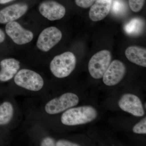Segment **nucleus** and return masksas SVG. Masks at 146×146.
<instances>
[{"instance_id":"4","label":"nucleus","mask_w":146,"mask_h":146,"mask_svg":"<svg viewBox=\"0 0 146 146\" xmlns=\"http://www.w3.org/2000/svg\"><path fill=\"white\" fill-rule=\"evenodd\" d=\"M112 60V55L109 51L102 50L95 54L91 58L88 65L90 75L94 78H102Z\"/></svg>"},{"instance_id":"14","label":"nucleus","mask_w":146,"mask_h":146,"mask_svg":"<svg viewBox=\"0 0 146 146\" xmlns=\"http://www.w3.org/2000/svg\"><path fill=\"white\" fill-rule=\"evenodd\" d=\"M125 55L130 62L142 67H146V50L144 48L131 46L125 50Z\"/></svg>"},{"instance_id":"10","label":"nucleus","mask_w":146,"mask_h":146,"mask_svg":"<svg viewBox=\"0 0 146 146\" xmlns=\"http://www.w3.org/2000/svg\"><path fill=\"white\" fill-rule=\"evenodd\" d=\"M118 105L123 111L130 113L133 116L141 117L145 114L141 100L133 94H124L119 100Z\"/></svg>"},{"instance_id":"15","label":"nucleus","mask_w":146,"mask_h":146,"mask_svg":"<svg viewBox=\"0 0 146 146\" xmlns=\"http://www.w3.org/2000/svg\"><path fill=\"white\" fill-rule=\"evenodd\" d=\"M13 107L10 102H5L0 105V125L7 124L12 119Z\"/></svg>"},{"instance_id":"17","label":"nucleus","mask_w":146,"mask_h":146,"mask_svg":"<svg viewBox=\"0 0 146 146\" xmlns=\"http://www.w3.org/2000/svg\"><path fill=\"white\" fill-rule=\"evenodd\" d=\"M129 5L131 11L138 12L141 10L145 4V0H128Z\"/></svg>"},{"instance_id":"13","label":"nucleus","mask_w":146,"mask_h":146,"mask_svg":"<svg viewBox=\"0 0 146 146\" xmlns=\"http://www.w3.org/2000/svg\"><path fill=\"white\" fill-rule=\"evenodd\" d=\"M0 81L5 82L13 78L20 68V62L15 58H5L0 63Z\"/></svg>"},{"instance_id":"3","label":"nucleus","mask_w":146,"mask_h":146,"mask_svg":"<svg viewBox=\"0 0 146 146\" xmlns=\"http://www.w3.org/2000/svg\"><path fill=\"white\" fill-rule=\"evenodd\" d=\"M14 81L18 86L33 91H40L44 85L42 77L38 73L29 69L20 70L15 75Z\"/></svg>"},{"instance_id":"1","label":"nucleus","mask_w":146,"mask_h":146,"mask_svg":"<svg viewBox=\"0 0 146 146\" xmlns=\"http://www.w3.org/2000/svg\"><path fill=\"white\" fill-rule=\"evenodd\" d=\"M97 115L96 110L92 106H80L66 110L62 114L61 121L65 125H79L94 121Z\"/></svg>"},{"instance_id":"21","label":"nucleus","mask_w":146,"mask_h":146,"mask_svg":"<svg viewBox=\"0 0 146 146\" xmlns=\"http://www.w3.org/2000/svg\"><path fill=\"white\" fill-rule=\"evenodd\" d=\"M55 145L56 146H79L78 144L72 143L70 141L65 140H59L56 143Z\"/></svg>"},{"instance_id":"16","label":"nucleus","mask_w":146,"mask_h":146,"mask_svg":"<svg viewBox=\"0 0 146 146\" xmlns=\"http://www.w3.org/2000/svg\"><path fill=\"white\" fill-rule=\"evenodd\" d=\"M142 27V21L138 18L132 19L126 25L125 29L129 34H138L141 31Z\"/></svg>"},{"instance_id":"9","label":"nucleus","mask_w":146,"mask_h":146,"mask_svg":"<svg viewBox=\"0 0 146 146\" xmlns=\"http://www.w3.org/2000/svg\"><path fill=\"white\" fill-rule=\"evenodd\" d=\"M125 72V66L123 62L118 60H113L103 76V81L107 86H114L122 80Z\"/></svg>"},{"instance_id":"12","label":"nucleus","mask_w":146,"mask_h":146,"mask_svg":"<svg viewBox=\"0 0 146 146\" xmlns=\"http://www.w3.org/2000/svg\"><path fill=\"white\" fill-rule=\"evenodd\" d=\"M112 7V0H96L91 6L89 17L91 21L97 22L104 19Z\"/></svg>"},{"instance_id":"6","label":"nucleus","mask_w":146,"mask_h":146,"mask_svg":"<svg viewBox=\"0 0 146 146\" xmlns=\"http://www.w3.org/2000/svg\"><path fill=\"white\" fill-rule=\"evenodd\" d=\"M62 37V32L60 30L56 27H48L43 30L39 34L36 46L40 50L47 52L57 44Z\"/></svg>"},{"instance_id":"23","label":"nucleus","mask_w":146,"mask_h":146,"mask_svg":"<svg viewBox=\"0 0 146 146\" xmlns=\"http://www.w3.org/2000/svg\"><path fill=\"white\" fill-rule=\"evenodd\" d=\"M14 1L15 0H0V4H5Z\"/></svg>"},{"instance_id":"19","label":"nucleus","mask_w":146,"mask_h":146,"mask_svg":"<svg viewBox=\"0 0 146 146\" xmlns=\"http://www.w3.org/2000/svg\"><path fill=\"white\" fill-rule=\"evenodd\" d=\"M96 0H75L76 4L79 7L88 8L93 5Z\"/></svg>"},{"instance_id":"2","label":"nucleus","mask_w":146,"mask_h":146,"mask_svg":"<svg viewBox=\"0 0 146 146\" xmlns=\"http://www.w3.org/2000/svg\"><path fill=\"white\" fill-rule=\"evenodd\" d=\"M76 58L71 52H66L55 56L50 63V68L54 76L62 78L70 75L75 68Z\"/></svg>"},{"instance_id":"7","label":"nucleus","mask_w":146,"mask_h":146,"mask_svg":"<svg viewBox=\"0 0 146 146\" xmlns=\"http://www.w3.org/2000/svg\"><path fill=\"white\" fill-rule=\"evenodd\" d=\"M5 31L12 41L19 45L29 43L33 40L34 36L32 32L24 29L16 21L7 23Z\"/></svg>"},{"instance_id":"18","label":"nucleus","mask_w":146,"mask_h":146,"mask_svg":"<svg viewBox=\"0 0 146 146\" xmlns=\"http://www.w3.org/2000/svg\"><path fill=\"white\" fill-rule=\"evenodd\" d=\"M133 131L137 134H145L146 133V119H143L133 127Z\"/></svg>"},{"instance_id":"20","label":"nucleus","mask_w":146,"mask_h":146,"mask_svg":"<svg viewBox=\"0 0 146 146\" xmlns=\"http://www.w3.org/2000/svg\"><path fill=\"white\" fill-rule=\"evenodd\" d=\"M56 143L54 140L50 137H46L43 139L41 142V146H55Z\"/></svg>"},{"instance_id":"5","label":"nucleus","mask_w":146,"mask_h":146,"mask_svg":"<svg viewBox=\"0 0 146 146\" xmlns=\"http://www.w3.org/2000/svg\"><path fill=\"white\" fill-rule=\"evenodd\" d=\"M79 102L78 97L75 94L65 93L48 102L45 106V110L48 114L55 115L75 106Z\"/></svg>"},{"instance_id":"22","label":"nucleus","mask_w":146,"mask_h":146,"mask_svg":"<svg viewBox=\"0 0 146 146\" xmlns=\"http://www.w3.org/2000/svg\"><path fill=\"white\" fill-rule=\"evenodd\" d=\"M5 39V35L4 32L0 29V44L3 43Z\"/></svg>"},{"instance_id":"11","label":"nucleus","mask_w":146,"mask_h":146,"mask_svg":"<svg viewBox=\"0 0 146 146\" xmlns=\"http://www.w3.org/2000/svg\"><path fill=\"white\" fill-rule=\"evenodd\" d=\"M29 6L25 3L13 4L0 10V24L8 23L15 21L25 14Z\"/></svg>"},{"instance_id":"8","label":"nucleus","mask_w":146,"mask_h":146,"mask_svg":"<svg viewBox=\"0 0 146 146\" xmlns=\"http://www.w3.org/2000/svg\"><path fill=\"white\" fill-rule=\"evenodd\" d=\"M39 10L42 16L50 21L60 20L66 13L65 7L53 0H46L40 3Z\"/></svg>"}]
</instances>
